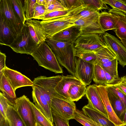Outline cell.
I'll list each match as a JSON object with an SVG mask.
<instances>
[{
	"mask_svg": "<svg viewBox=\"0 0 126 126\" xmlns=\"http://www.w3.org/2000/svg\"><path fill=\"white\" fill-rule=\"evenodd\" d=\"M45 42L55 54L59 63L75 76L76 57L74 43L47 38Z\"/></svg>",
	"mask_w": 126,
	"mask_h": 126,
	"instance_id": "6da1fadb",
	"label": "cell"
},
{
	"mask_svg": "<svg viewBox=\"0 0 126 126\" xmlns=\"http://www.w3.org/2000/svg\"><path fill=\"white\" fill-rule=\"evenodd\" d=\"M31 55L39 66L55 73H63L55 54L45 41L38 45Z\"/></svg>",
	"mask_w": 126,
	"mask_h": 126,
	"instance_id": "7a4b0ae2",
	"label": "cell"
},
{
	"mask_svg": "<svg viewBox=\"0 0 126 126\" xmlns=\"http://www.w3.org/2000/svg\"><path fill=\"white\" fill-rule=\"evenodd\" d=\"M0 18L17 36L20 34L24 25L15 10L12 0H0Z\"/></svg>",
	"mask_w": 126,
	"mask_h": 126,
	"instance_id": "3957f363",
	"label": "cell"
},
{
	"mask_svg": "<svg viewBox=\"0 0 126 126\" xmlns=\"http://www.w3.org/2000/svg\"><path fill=\"white\" fill-rule=\"evenodd\" d=\"M51 109L52 113L68 120L74 119L76 109L74 101L58 94L53 97Z\"/></svg>",
	"mask_w": 126,
	"mask_h": 126,
	"instance_id": "277c9868",
	"label": "cell"
},
{
	"mask_svg": "<svg viewBox=\"0 0 126 126\" xmlns=\"http://www.w3.org/2000/svg\"><path fill=\"white\" fill-rule=\"evenodd\" d=\"M101 34H81L74 43L76 49L96 52L106 46Z\"/></svg>",
	"mask_w": 126,
	"mask_h": 126,
	"instance_id": "5b68a950",
	"label": "cell"
},
{
	"mask_svg": "<svg viewBox=\"0 0 126 126\" xmlns=\"http://www.w3.org/2000/svg\"><path fill=\"white\" fill-rule=\"evenodd\" d=\"M38 45L33 39L25 24L20 34L8 46L17 53L31 55Z\"/></svg>",
	"mask_w": 126,
	"mask_h": 126,
	"instance_id": "8992f818",
	"label": "cell"
},
{
	"mask_svg": "<svg viewBox=\"0 0 126 126\" xmlns=\"http://www.w3.org/2000/svg\"><path fill=\"white\" fill-rule=\"evenodd\" d=\"M62 76L50 77L41 76L35 78L33 81L34 86L37 87L43 94L51 107L53 97L57 94L55 88Z\"/></svg>",
	"mask_w": 126,
	"mask_h": 126,
	"instance_id": "52a82bcc",
	"label": "cell"
},
{
	"mask_svg": "<svg viewBox=\"0 0 126 126\" xmlns=\"http://www.w3.org/2000/svg\"><path fill=\"white\" fill-rule=\"evenodd\" d=\"M31 102L24 95L17 98L13 106L26 126H36V123Z\"/></svg>",
	"mask_w": 126,
	"mask_h": 126,
	"instance_id": "ba28073f",
	"label": "cell"
},
{
	"mask_svg": "<svg viewBox=\"0 0 126 126\" xmlns=\"http://www.w3.org/2000/svg\"><path fill=\"white\" fill-rule=\"evenodd\" d=\"M103 38L106 46L115 54L119 64L124 67L126 65V48L121 41L107 32L104 33Z\"/></svg>",
	"mask_w": 126,
	"mask_h": 126,
	"instance_id": "9c48e42d",
	"label": "cell"
},
{
	"mask_svg": "<svg viewBox=\"0 0 126 126\" xmlns=\"http://www.w3.org/2000/svg\"><path fill=\"white\" fill-rule=\"evenodd\" d=\"M94 64L78 58L75 63V76L86 86L93 80Z\"/></svg>",
	"mask_w": 126,
	"mask_h": 126,
	"instance_id": "30bf717a",
	"label": "cell"
},
{
	"mask_svg": "<svg viewBox=\"0 0 126 126\" xmlns=\"http://www.w3.org/2000/svg\"><path fill=\"white\" fill-rule=\"evenodd\" d=\"M32 97L33 102L38 109L54 126L51 107L44 95L36 87L32 86Z\"/></svg>",
	"mask_w": 126,
	"mask_h": 126,
	"instance_id": "8fae6325",
	"label": "cell"
},
{
	"mask_svg": "<svg viewBox=\"0 0 126 126\" xmlns=\"http://www.w3.org/2000/svg\"><path fill=\"white\" fill-rule=\"evenodd\" d=\"M3 73L15 91L19 88L26 86H32L33 81L20 72L6 66Z\"/></svg>",
	"mask_w": 126,
	"mask_h": 126,
	"instance_id": "7c38bea8",
	"label": "cell"
},
{
	"mask_svg": "<svg viewBox=\"0 0 126 126\" xmlns=\"http://www.w3.org/2000/svg\"><path fill=\"white\" fill-rule=\"evenodd\" d=\"M99 13L87 18L79 20L73 23L80 27L81 34L94 33L102 34L105 32L101 29L98 22Z\"/></svg>",
	"mask_w": 126,
	"mask_h": 126,
	"instance_id": "4fadbf2b",
	"label": "cell"
},
{
	"mask_svg": "<svg viewBox=\"0 0 126 126\" xmlns=\"http://www.w3.org/2000/svg\"><path fill=\"white\" fill-rule=\"evenodd\" d=\"M96 90L107 112L109 119L116 126H119L124 123L116 115L111 107L108 96L106 86L94 84Z\"/></svg>",
	"mask_w": 126,
	"mask_h": 126,
	"instance_id": "5bb4252c",
	"label": "cell"
},
{
	"mask_svg": "<svg viewBox=\"0 0 126 126\" xmlns=\"http://www.w3.org/2000/svg\"><path fill=\"white\" fill-rule=\"evenodd\" d=\"M47 38L50 39L55 34L61 31L75 25L67 21L50 20L40 21Z\"/></svg>",
	"mask_w": 126,
	"mask_h": 126,
	"instance_id": "9a60e30c",
	"label": "cell"
},
{
	"mask_svg": "<svg viewBox=\"0 0 126 126\" xmlns=\"http://www.w3.org/2000/svg\"><path fill=\"white\" fill-rule=\"evenodd\" d=\"M85 95L88 100V104L108 118L107 112L96 90L94 84L87 87Z\"/></svg>",
	"mask_w": 126,
	"mask_h": 126,
	"instance_id": "2e32d148",
	"label": "cell"
},
{
	"mask_svg": "<svg viewBox=\"0 0 126 126\" xmlns=\"http://www.w3.org/2000/svg\"><path fill=\"white\" fill-rule=\"evenodd\" d=\"M25 24L33 39L37 45L45 41L47 38L40 21L34 19L27 20Z\"/></svg>",
	"mask_w": 126,
	"mask_h": 126,
	"instance_id": "e0dca14e",
	"label": "cell"
},
{
	"mask_svg": "<svg viewBox=\"0 0 126 126\" xmlns=\"http://www.w3.org/2000/svg\"><path fill=\"white\" fill-rule=\"evenodd\" d=\"M81 34L80 27L74 25L56 33L50 39L60 41L69 42L74 44Z\"/></svg>",
	"mask_w": 126,
	"mask_h": 126,
	"instance_id": "ac0fdd59",
	"label": "cell"
},
{
	"mask_svg": "<svg viewBox=\"0 0 126 126\" xmlns=\"http://www.w3.org/2000/svg\"><path fill=\"white\" fill-rule=\"evenodd\" d=\"M81 83V82L79 79L73 75L63 76L61 79L56 86L55 90L56 93L59 95L70 99L68 92L70 87L74 84Z\"/></svg>",
	"mask_w": 126,
	"mask_h": 126,
	"instance_id": "d6986e66",
	"label": "cell"
},
{
	"mask_svg": "<svg viewBox=\"0 0 126 126\" xmlns=\"http://www.w3.org/2000/svg\"><path fill=\"white\" fill-rule=\"evenodd\" d=\"M82 110L85 115L101 126H116L108 118L93 108L88 104L84 106Z\"/></svg>",
	"mask_w": 126,
	"mask_h": 126,
	"instance_id": "ffe728a7",
	"label": "cell"
},
{
	"mask_svg": "<svg viewBox=\"0 0 126 126\" xmlns=\"http://www.w3.org/2000/svg\"><path fill=\"white\" fill-rule=\"evenodd\" d=\"M118 18V15L104 11L99 14L98 22L101 29L105 32L107 31L115 29Z\"/></svg>",
	"mask_w": 126,
	"mask_h": 126,
	"instance_id": "44dd1931",
	"label": "cell"
},
{
	"mask_svg": "<svg viewBox=\"0 0 126 126\" xmlns=\"http://www.w3.org/2000/svg\"><path fill=\"white\" fill-rule=\"evenodd\" d=\"M0 90L9 104L13 106L17 98L15 91L4 74L0 77Z\"/></svg>",
	"mask_w": 126,
	"mask_h": 126,
	"instance_id": "7402d4cb",
	"label": "cell"
},
{
	"mask_svg": "<svg viewBox=\"0 0 126 126\" xmlns=\"http://www.w3.org/2000/svg\"><path fill=\"white\" fill-rule=\"evenodd\" d=\"M17 36L2 19L0 18V44L8 46L11 44Z\"/></svg>",
	"mask_w": 126,
	"mask_h": 126,
	"instance_id": "603a6c76",
	"label": "cell"
},
{
	"mask_svg": "<svg viewBox=\"0 0 126 126\" xmlns=\"http://www.w3.org/2000/svg\"><path fill=\"white\" fill-rule=\"evenodd\" d=\"M107 91L111 107L115 114L120 119L121 117L124 115L126 107L122 101L117 95L108 90Z\"/></svg>",
	"mask_w": 126,
	"mask_h": 126,
	"instance_id": "cb8c5ba5",
	"label": "cell"
},
{
	"mask_svg": "<svg viewBox=\"0 0 126 126\" xmlns=\"http://www.w3.org/2000/svg\"><path fill=\"white\" fill-rule=\"evenodd\" d=\"M112 8L108 12L126 17V0H103Z\"/></svg>",
	"mask_w": 126,
	"mask_h": 126,
	"instance_id": "d4e9b609",
	"label": "cell"
},
{
	"mask_svg": "<svg viewBox=\"0 0 126 126\" xmlns=\"http://www.w3.org/2000/svg\"><path fill=\"white\" fill-rule=\"evenodd\" d=\"M86 86L82 83L72 85L68 92L69 99L73 101H77L81 99L85 94Z\"/></svg>",
	"mask_w": 126,
	"mask_h": 126,
	"instance_id": "484cf974",
	"label": "cell"
},
{
	"mask_svg": "<svg viewBox=\"0 0 126 126\" xmlns=\"http://www.w3.org/2000/svg\"><path fill=\"white\" fill-rule=\"evenodd\" d=\"M6 116L9 126H26L13 106L9 105Z\"/></svg>",
	"mask_w": 126,
	"mask_h": 126,
	"instance_id": "4316f807",
	"label": "cell"
},
{
	"mask_svg": "<svg viewBox=\"0 0 126 126\" xmlns=\"http://www.w3.org/2000/svg\"><path fill=\"white\" fill-rule=\"evenodd\" d=\"M95 53L97 62L99 64L107 63L117 58L114 53L106 45Z\"/></svg>",
	"mask_w": 126,
	"mask_h": 126,
	"instance_id": "83f0119b",
	"label": "cell"
},
{
	"mask_svg": "<svg viewBox=\"0 0 126 126\" xmlns=\"http://www.w3.org/2000/svg\"><path fill=\"white\" fill-rule=\"evenodd\" d=\"M93 80L97 85H104L107 84L104 70L97 62L94 65Z\"/></svg>",
	"mask_w": 126,
	"mask_h": 126,
	"instance_id": "f1b7e54d",
	"label": "cell"
},
{
	"mask_svg": "<svg viewBox=\"0 0 126 126\" xmlns=\"http://www.w3.org/2000/svg\"><path fill=\"white\" fill-rule=\"evenodd\" d=\"M114 29L116 35L119 38L126 40V17L118 15Z\"/></svg>",
	"mask_w": 126,
	"mask_h": 126,
	"instance_id": "f546056e",
	"label": "cell"
},
{
	"mask_svg": "<svg viewBox=\"0 0 126 126\" xmlns=\"http://www.w3.org/2000/svg\"><path fill=\"white\" fill-rule=\"evenodd\" d=\"M74 119L84 126H101L92 120L85 115L82 110L76 109L75 113Z\"/></svg>",
	"mask_w": 126,
	"mask_h": 126,
	"instance_id": "4dcf8cb0",
	"label": "cell"
},
{
	"mask_svg": "<svg viewBox=\"0 0 126 126\" xmlns=\"http://www.w3.org/2000/svg\"><path fill=\"white\" fill-rule=\"evenodd\" d=\"M117 58L107 63L99 64L103 69L114 78H118V62Z\"/></svg>",
	"mask_w": 126,
	"mask_h": 126,
	"instance_id": "1f68e13d",
	"label": "cell"
},
{
	"mask_svg": "<svg viewBox=\"0 0 126 126\" xmlns=\"http://www.w3.org/2000/svg\"><path fill=\"white\" fill-rule=\"evenodd\" d=\"M36 123L41 126H54L47 118L38 109L35 105L31 102Z\"/></svg>",
	"mask_w": 126,
	"mask_h": 126,
	"instance_id": "d6a6232c",
	"label": "cell"
},
{
	"mask_svg": "<svg viewBox=\"0 0 126 126\" xmlns=\"http://www.w3.org/2000/svg\"><path fill=\"white\" fill-rule=\"evenodd\" d=\"M75 56L83 60L94 64L97 62V57L95 53L86 51L76 49Z\"/></svg>",
	"mask_w": 126,
	"mask_h": 126,
	"instance_id": "836d02e7",
	"label": "cell"
},
{
	"mask_svg": "<svg viewBox=\"0 0 126 126\" xmlns=\"http://www.w3.org/2000/svg\"><path fill=\"white\" fill-rule=\"evenodd\" d=\"M78 7L71 10L63 11H56L50 12L41 17L39 19L43 21L49 20L66 16Z\"/></svg>",
	"mask_w": 126,
	"mask_h": 126,
	"instance_id": "e575fe53",
	"label": "cell"
},
{
	"mask_svg": "<svg viewBox=\"0 0 126 126\" xmlns=\"http://www.w3.org/2000/svg\"><path fill=\"white\" fill-rule=\"evenodd\" d=\"M14 10L24 25L26 20L25 11L20 0H12Z\"/></svg>",
	"mask_w": 126,
	"mask_h": 126,
	"instance_id": "d590c367",
	"label": "cell"
},
{
	"mask_svg": "<svg viewBox=\"0 0 126 126\" xmlns=\"http://www.w3.org/2000/svg\"><path fill=\"white\" fill-rule=\"evenodd\" d=\"M24 2V7L26 20L32 19L34 13V7L36 0H26Z\"/></svg>",
	"mask_w": 126,
	"mask_h": 126,
	"instance_id": "8d00e7d4",
	"label": "cell"
},
{
	"mask_svg": "<svg viewBox=\"0 0 126 126\" xmlns=\"http://www.w3.org/2000/svg\"><path fill=\"white\" fill-rule=\"evenodd\" d=\"M83 2L89 6L100 11L108 9L106 4L103 0H82Z\"/></svg>",
	"mask_w": 126,
	"mask_h": 126,
	"instance_id": "74e56055",
	"label": "cell"
},
{
	"mask_svg": "<svg viewBox=\"0 0 126 126\" xmlns=\"http://www.w3.org/2000/svg\"><path fill=\"white\" fill-rule=\"evenodd\" d=\"M59 1L67 10H71L82 5V0H59Z\"/></svg>",
	"mask_w": 126,
	"mask_h": 126,
	"instance_id": "f35d334b",
	"label": "cell"
},
{
	"mask_svg": "<svg viewBox=\"0 0 126 126\" xmlns=\"http://www.w3.org/2000/svg\"><path fill=\"white\" fill-rule=\"evenodd\" d=\"M107 90L117 95L122 101L126 107V95L113 85L106 84Z\"/></svg>",
	"mask_w": 126,
	"mask_h": 126,
	"instance_id": "ab89813d",
	"label": "cell"
},
{
	"mask_svg": "<svg viewBox=\"0 0 126 126\" xmlns=\"http://www.w3.org/2000/svg\"><path fill=\"white\" fill-rule=\"evenodd\" d=\"M66 10H67L63 6L58 0H56L55 3L51 5L46 9L45 13L43 16L53 12Z\"/></svg>",
	"mask_w": 126,
	"mask_h": 126,
	"instance_id": "60d3db41",
	"label": "cell"
},
{
	"mask_svg": "<svg viewBox=\"0 0 126 126\" xmlns=\"http://www.w3.org/2000/svg\"><path fill=\"white\" fill-rule=\"evenodd\" d=\"M9 105L2 93H0V113L7 119L6 113Z\"/></svg>",
	"mask_w": 126,
	"mask_h": 126,
	"instance_id": "b9f144b4",
	"label": "cell"
},
{
	"mask_svg": "<svg viewBox=\"0 0 126 126\" xmlns=\"http://www.w3.org/2000/svg\"><path fill=\"white\" fill-rule=\"evenodd\" d=\"M53 118L55 126H69V121L52 113Z\"/></svg>",
	"mask_w": 126,
	"mask_h": 126,
	"instance_id": "7bdbcfd3",
	"label": "cell"
},
{
	"mask_svg": "<svg viewBox=\"0 0 126 126\" xmlns=\"http://www.w3.org/2000/svg\"><path fill=\"white\" fill-rule=\"evenodd\" d=\"M126 95V76H124L120 78V80L114 84Z\"/></svg>",
	"mask_w": 126,
	"mask_h": 126,
	"instance_id": "ee69618b",
	"label": "cell"
},
{
	"mask_svg": "<svg viewBox=\"0 0 126 126\" xmlns=\"http://www.w3.org/2000/svg\"><path fill=\"white\" fill-rule=\"evenodd\" d=\"M6 56L5 53L0 52V77L3 74V71L6 66L5 61Z\"/></svg>",
	"mask_w": 126,
	"mask_h": 126,
	"instance_id": "f6af8a7d",
	"label": "cell"
},
{
	"mask_svg": "<svg viewBox=\"0 0 126 126\" xmlns=\"http://www.w3.org/2000/svg\"><path fill=\"white\" fill-rule=\"evenodd\" d=\"M104 70L107 81V84H106L114 85L117 82L120 80V78H114L111 76L106 71Z\"/></svg>",
	"mask_w": 126,
	"mask_h": 126,
	"instance_id": "bcb514c9",
	"label": "cell"
},
{
	"mask_svg": "<svg viewBox=\"0 0 126 126\" xmlns=\"http://www.w3.org/2000/svg\"><path fill=\"white\" fill-rule=\"evenodd\" d=\"M45 10L46 9H42L35 12L32 19L39 20L40 18L44 14Z\"/></svg>",
	"mask_w": 126,
	"mask_h": 126,
	"instance_id": "7dc6e473",
	"label": "cell"
},
{
	"mask_svg": "<svg viewBox=\"0 0 126 126\" xmlns=\"http://www.w3.org/2000/svg\"><path fill=\"white\" fill-rule=\"evenodd\" d=\"M43 9H46L44 6L36 3L34 7V13Z\"/></svg>",
	"mask_w": 126,
	"mask_h": 126,
	"instance_id": "c3c4849f",
	"label": "cell"
},
{
	"mask_svg": "<svg viewBox=\"0 0 126 126\" xmlns=\"http://www.w3.org/2000/svg\"><path fill=\"white\" fill-rule=\"evenodd\" d=\"M56 0H46L45 4V6L46 9L51 4L55 3Z\"/></svg>",
	"mask_w": 126,
	"mask_h": 126,
	"instance_id": "681fc988",
	"label": "cell"
},
{
	"mask_svg": "<svg viewBox=\"0 0 126 126\" xmlns=\"http://www.w3.org/2000/svg\"><path fill=\"white\" fill-rule=\"evenodd\" d=\"M7 119L0 114V126H4Z\"/></svg>",
	"mask_w": 126,
	"mask_h": 126,
	"instance_id": "f907efd6",
	"label": "cell"
},
{
	"mask_svg": "<svg viewBox=\"0 0 126 126\" xmlns=\"http://www.w3.org/2000/svg\"><path fill=\"white\" fill-rule=\"evenodd\" d=\"M36 3L40 5L45 6L46 3V0H36Z\"/></svg>",
	"mask_w": 126,
	"mask_h": 126,
	"instance_id": "816d5d0a",
	"label": "cell"
},
{
	"mask_svg": "<svg viewBox=\"0 0 126 126\" xmlns=\"http://www.w3.org/2000/svg\"><path fill=\"white\" fill-rule=\"evenodd\" d=\"M121 42L126 48V40L124 39H120Z\"/></svg>",
	"mask_w": 126,
	"mask_h": 126,
	"instance_id": "f5cc1de1",
	"label": "cell"
},
{
	"mask_svg": "<svg viewBox=\"0 0 126 126\" xmlns=\"http://www.w3.org/2000/svg\"><path fill=\"white\" fill-rule=\"evenodd\" d=\"M123 122V123L126 122V109L124 115Z\"/></svg>",
	"mask_w": 126,
	"mask_h": 126,
	"instance_id": "db71d44e",
	"label": "cell"
},
{
	"mask_svg": "<svg viewBox=\"0 0 126 126\" xmlns=\"http://www.w3.org/2000/svg\"><path fill=\"white\" fill-rule=\"evenodd\" d=\"M4 126H9L8 121L7 119Z\"/></svg>",
	"mask_w": 126,
	"mask_h": 126,
	"instance_id": "11a10c76",
	"label": "cell"
},
{
	"mask_svg": "<svg viewBox=\"0 0 126 126\" xmlns=\"http://www.w3.org/2000/svg\"><path fill=\"white\" fill-rule=\"evenodd\" d=\"M119 126H126V122L124 123L123 124Z\"/></svg>",
	"mask_w": 126,
	"mask_h": 126,
	"instance_id": "9f6ffc18",
	"label": "cell"
},
{
	"mask_svg": "<svg viewBox=\"0 0 126 126\" xmlns=\"http://www.w3.org/2000/svg\"><path fill=\"white\" fill-rule=\"evenodd\" d=\"M36 126H40V125H39V124H37V123H36Z\"/></svg>",
	"mask_w": 126,
	"mask_h": 126,
	"instance_id": "6f0895ef",
	"label": "cell"
}]
</instances>
